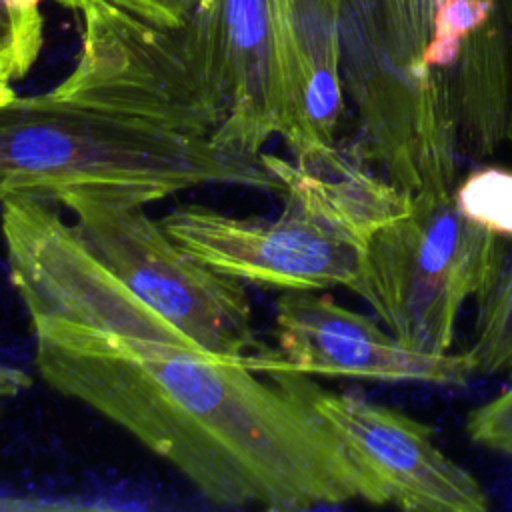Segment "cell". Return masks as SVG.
<instances>
[{"instance_id":"4fadbf2b","label":"cell","mask_w":512,"mask_h":512,"mask_svg":"<svg viewBox=\"0 0 512 512\" xmlns=\"http://www.w3.org/2000/svg\"><path fill=\"white\" fill-rule=\"evenodd\" d=\"M460 212L484 230L512 240V168L482 166L454 186Z\"/></svg>"},{"instance_id":"8992f818","label":"cell","mask_w":512,"mask_h":512,"mask_svg":"<svg viewBox=\"0 0 512 512\" xmlns=\"http://www.w3.org/2000/svg\"><path fill=\"white\" fill-rule=\"evenodd\" d=\"M300 382L314 410L374 490L376 506L410 512L490 508L478 478L436 444L426 422L358 392L326 390L302 372Z\"/></svg>"},{"instance_id":"8fae6325","label":"cell","mask_w":512,"mask_h":512,"mask_svg":"<svg viewBox=\"0 0 512 512\" xmlns=\"http://www.w3.org/2000/svg\"><path fill=\"white\" fill-rule=\"evenodd\" d=\"M446 100L462 154H512V0H492L482 26L444 74Z\"/></svg>"},{"instance_id":"30bf717a","label":"cell","mask_w":512,"mask_h":512,"mask_svg":"<svg viewBox=\"0 0 512 512\" xmlns=\"http://www.w3.org/2000/svg\"><path fill=\"white\" fill-rule=\"evenodd\" d=\"M346 110L342 78L340 0H294V38L278 136L294 160H312L338 148Z\"/></svg>"},{"instance_id":"277c9868","label":"cell","mask_w":512,"mask_h":512,"mask_svg":"<svg viewBox=\"0 0 512 512\" xmlns=\"http://www.w3.org/2000/svg\"><path fill=\"white\" fill-rule=\"evenodd\" d=\"M506 264V238L468 220L454 186L412 194L410 212L380 228L352 292L406 346L450 352L462 306L480 298Z\"/></svg>"},{"instance_id":"5bb4252c","label":"cell","mask_w":512,"mask_h":512,"mask_svg":"<svg viewBox=\"0 0 512 512\" xmlns=\"http://www.w3.org/2000/svg\"><path fill=\"white\" fill-rule=\"evenodd\" d=\"M466 432L476 444L512 458V386L474 408Z\"/></svg>"},{"instance_id":"52a82bcc","label":"cell","mask_w":512,"mask_h":512,"mask_svg":"<svg viewBox=\"0 0 512 512\" xmlns=\"http://www.w3.org/2000/svg\"><path fill=\"white\" fill-rule=\"evenodd\" d=\"M280 366L308 376L464 388L476 374L468 352H424L382 322L338 304L322 290L282 292L276 302Z\"/></svg>"},{"instance_id":"2e32d148","label":"cell","mask_w":512,"mask_h":512,"mask_svg":"<svg viewBox=\"0 0 512 512\" xmlns=\"http://www.w3.org/2000/svg\"><path fill=\"white\" fill-rule=\"evenodd\" d=\"M22 80V76L18 74L14 62L4 54V50L0 48V106L10 102L16 96L14 84Z\"/></svg>"},{"instance_id":"5b68a950","label":"cell","mask_w":512,"mask_h":512,"mask_svg":"<svg viewBox=\"0 0 512 512\" xmlns=\"http://www.w3.org/2000/svg\"><path fill=\"white\" fill-rule=\"evenodd\" d=\"M60 206L72 212L92 254L200 348L242 358L256 346L246 284L196 260L148 216L146 204L70 194Z\"/></svg>"},{"instance_id":"7c38bea8","label":"cell","mask_w":512,"mask_h":512,"mask_svg":"<svg viewBox=\"0 0 512 512\" xmlns=\"http://www.w3.org/2000/svg\"><path fill=\"white\" fill-rule=\"evenodd\" d=\"M472 346L476 374L512 376V268H504L486 294L478 298Z\"/></svg>"},{"instance_id":"7a4b0ae2","label":"cell","mask_w":512,"mask_h":512,"mask_svg":"<svg viewBox=\"0 0 512 512\" xmlns=\"http://www.w3.org/2000/svg\"><path fill=\"white\" fill-rule=\"evenodd\" d=\"M72 12L74 68L0 106V202L104 194L150 204L206 184L280 190L264 152L220 140L226 114L194 16L168 28L102 0Z\"/></svg>"},{"instance_id":"ba28073f","label":"cell","mask_w":512,"mask_h":512,"mask_svg":"<svg viewBox=\"0 0 512 512\" xmlns=\"http://www.w3.org/2000/svg\"><path fill=\"white\" fill-rule=\"evenodd\" d=\"M200 16L216 94L226 112L220 140L260 154L280 132L294 38V0H206Z\"/></svg>"},{"instance_id":"9c48e42d","label":"cell","mask_w":512,"mask_h":512,"mask_svg":"<svg viewBox=\"0 0 512 512\" xmlns=\"http://www.w3.org/2000/svg\"><path fill=\"white\" fill-rule=\"evenodd\" d=\"M460 2L466 0H340L346 82L388 98L428 96L438 76L424 66L426 50Z\"/></svg>"},{"instance_id":"9a60e30c","label":"cell","mask_w":512,"mask_h":512,"mask_svg":"<svg viewBox=\"0 0 512 512\" xmlns=\"http://www.w3.org/2000/svg\"><path fill=\"white\" fill-rule=\"evenodd\" d=\"M62 6L72 10L80 0H58ZM114 8H120L140 20L158 26H180L184 24L206 0H102Z\"/></svg>"},{"instance_id":"6da1fadb","label":"cell","mask_w":512,"mask_h":512,"mask_svg":"<svg viewBox=\"0 0 512 512\" xmlns=\"http://www.w3.org/2000/svg\"><path fill=\"white\" fill-rule=\"evenodd\" d=\"M0 230L34 366L52 390L126 430L218 506H376L300 372L274 350L206 352L114 276L48 200H2Z\"/></svg>"},{"instance_id":"3957f363","label":"cell","mask_w":512,"mask_h":512,"mask_svg":"<svg viewBox=\"0 0 512 512\" xmlns=\"http://www.w3.org/2000/svg\"><path fill=\"white\" fill-rule=\"evenodd\" d=\"M264 162L280 180L278 216L240 218L184 204L162 226L196 260L244 284L352 290L372 236L410 212L412 194L342 148L294 162L264 152Z\"/></svg>"}]
</instances>
